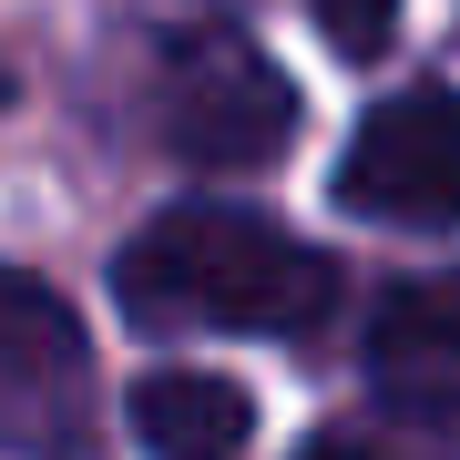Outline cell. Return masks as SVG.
<instances>
[{"instance_id": "8", "label": "cell", "mask_w": 460, "mask_h": 460, "mask_svg": "<svg viewBox=\"0 0 460 460\" xmlns=\"http://www.w3.org/2000/svg\"><path fill=\"white\" fill-rule=\"evenodd\" d=\"M296 460H399V450H378V440H358V429H317Z\"/></svg>"}, {"instance_id": "6", "label": "cell", "mask_w": 460, "mask_h": 460, "mask_svg": "<svg viewBox=\"0 0 460 460\" xmlns=\"http://www.w3.org/2000/svg\"><path fill=\"white\" fill-rule=\"evenodd\" d=\"M246 429H256V399L235 378L154 368L133 389V440H144V460H246Z\"/></svg>"}, {"instance_id": "1", "label": "cell", "mask_w": 460, "mask_h": 460, "mask_svg": "<svg viewBox=\"0 0 460 460\" xmlns=\"http://www.w3.org/2000/svg\"><path fill=\"white\" fill-rule=\"evenodd\" d=\"M133 328H226V338H307L338 307V256L235 205H184L144 226L113 266Z\"/></svg>"}, {"instance_id": "5", "label": "cell", "mask_w": 460, "mask_h": 460, "mask_svg": "<svg viewBox=\"0 0 460 460\" xmlns=\"http://www.w3.org/2000/svg\"><path fill=\"white\" fill-rule=\"evenodd\" d=\"M0 368H11V429L31 460H62L51 440H62L72 420H83V338H72V317L41 296V277H11V296H0Z\"/></svg>"}, {"instance_id": "3", "label": "cell", "mask_w": 460, "mask_h": 460, "mask_svg": "<svg viewBox=\"0 0 460 460\" xmlns=\"http://www.w3.org/2000/svg\"><path fill=\"white\" fill-rule=\"evenodd\" d=\"M338 205L378 226H460V93L410 83L368 102V123L338 154Z\"/></svg>"}, {"instance_id": "7", "label": "cell", "mask_w": 460, "mask_h": 460, "mask_svg": "<svg viewBox=\"0 0 460 460\" xmlns=\"http://www.w3.org/2000/svg\"><path fill=\"white\" fill-rule=\"evenodd\" d=\"M307 11H317V31H328L348 62L389 51V31H399V0H307Z\"/></svg>"}, {"instance_id": "4", "label": "cell", "mask_w": 460, "mask_h": 460, "mask_svg": "<svg viewBox=\"0 0 460 460\" xmlns=\"http://www.w3.org/2000/svg\"><path fill=\"white\" fill-rule=\"evenodd\" d=\"M368 378L410 420H460V266L399 277L368 317Z\"/></svg>"}, {"instance_id": "2", "label": "cell", "mask_w": 460, "mask_h": 460, "mask_svg": "<svg viewBox=\"0 0 460 460\" xmlns=\"http://www.w3.org/2000/svg\"><path fill=\"white\" fill-rule=\"evenodd\" d=\"M154 113H164V144L184 164H215V174H246L287 144L296 123V93L287 72L266 62L246 31H174L164 62H154Z\"/></svg>"}]
</instances>
